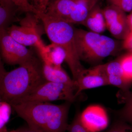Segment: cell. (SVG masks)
<instances>
[{
  "label": "cell",
  "mask_w": 132,
  "mask_h": 132,
  "mask_svg": "<svg viewBox=\"0 0 132 132\" xmlns=\"http://www.w3.org/2000/svg\"><path fill=\"white\" fill-rule=\"evenodd\" d=\"M71 102L61 105L47 102H27L11 104L29 127L42 132H66Z\"/></svg>",
  "instance_id": "1"
},
{
  "label": "cell",
  "mask_w": 132,
  "mask_h": 132,
  "mask_svg": "<svg viewBox=\"0 0 132 132\" xmlns=\"http://www.w3.org/2000/svg\"><path fill=\"white\" fill-rule=\"evenodd\" d=\"M42 62L36 57L19 65V67L7 72L1 62V101L10 104L25 97L44 83Z\"/></svg>",
  "instance_id": "2"
},
{
  "label": "cell",
  "mask_w": 132,
  "mask_h": 132,
  "mask_svg": "<svg viewBox=\"0 0 132 132\" xmlns=\"http://www.w3.org/2000/svg\"><path fill=\"white\" fill-rule=\"evenodd\" d=\"M52 43L60 46L65 52L67 62L75 81L85 69L81 65L76 44L73 24L44 13L37 15Z\"/></svg>",
  "instance_id": "3"
},
{
  "label": "cell",
  "mask_w": 132,
  "mask_h": 132,
  "mask_svg": "<svg viewBox=\"0 0 132 132\" xmlns=\"http://www.w3.org/2000/svg\"><path fill=\"white\" fill-rule=\"evenodd\" d=\"M75 37L80 60L96 63L113 54L118 48L114 40L100 34L75 28Z\"/></svg>",
  "instance_id": "4"
},
{
  "label": "cell",
  "mask_w": 132,
  "mask_h": 132,
  "mask_svg": "<svg viewBox=\"0 0 132 132\" xmlns=\"http://www.w3.org/2000/svg\"><path fill=\"white\" fill-rule=\"evenodd\" d=\"M36 14L26 13V16L19 21V25H12L6 30L12 38L26 46L35 47L40 57L47 51V46L41 38V32Z\"/></svg>",
  "instance_id": "5"
},
{
  "label": "cell",
  "mask_w": 132,
  "mask_h": 132,
  "mask_svg": "<svg viewBox=\"0 0 132 132\" xmlns=\"http://www.w3.org/2000/svg\"><path fill=\"white\" fill-rule=\"evenodd\" d=\"M76 91L77 87L75 86L46 81L28 95L10 104L57 100H65L72 103L77 98Z\"/></svg>",
  "instance_id": "6"
},
{
  "label": "cell",
  "mask_w": 132,
  "mask_h": 132,
  "mask_svg": "<svg viewBox=\"0 0 132 132\" xmlns=\"http://www.w3.org/2000/svg\"><path fill=\"white\" fill-rule=\"evenodd\" d=\"M1 56L5 63L19 65L36 57L32 50L16 41L6 31H0Z\"/></svg>",
  "instance_id": "7"
},
{
  "label": "cell",
  "mask_w": 132,
  "mask_h": 132,
  "mask_svg": "<svg viewBox=\"0 0 132 132\" xmlns=\"http://www.w3.org/2000/svg\"><path fill=\"white\" fill-rule=\"evenodd\" d=\"M75 82L77 87L76 94L77 97L83 90L109 85L106 64L85 69Z\"/></svg>",
  "instance_id": "8"
},
{
  "label": "cell",
  "mask_w": 132,
  "mask_h": 132,
  "mask_svg": "<svg viewBox=\"0 0 132 132\" xmlns=\"http://www.w3.org/2000/svg\"><path fill=\"white\" fill-rule=\"evenodd\" d=\"M80 118L82 124L90 132L103 130L108 123L106 112L103 108L96 105L87 107L80 114Z\"/></svg>",
  "instance_id": "9"
},
{
  "label": "cell",
  "mask_w": 132,
  "mask_h": 132,
  "mask_svg": "<svg viewBox=\"0 0 132 132\" xmlns=\"http://www.w3.org/2000/svg\"><path fill=\"white\" fill-rule=\"evenodd\" d=\"M125 13L119 9L115 8L109 11L105 16L107 29L118 39L124 40L130 32Z\"/></svg>",
  "instance_id": "10"
},
{
  "label": "cell",
  "mask_w": 132,
  "mask_h": 132,
  "mask_svg": "<svg viewBox=\"0 0 132 132\" xmlns=\"http://www.w3.org/2000/svg\"><path fill=\"white\" fill-rule=\"evenodd\" d=\"M79 0H55L50 3L46 14L65 20L71 13Z\"/></svg>",
  "instance_id": "11"
},
{
  "label": "cell",
  "mask_w": 132,
  "mask_h": 132,
  "mask_svg": "<svg viewBox=\"0 0 132 132\" xmlns=\"http://www.w3.org/2000/svg\"><path fill=\"white\" fill-rule=\"evenodd\" d=\"M106 71L109 85L126 90L131 83L124 77L119 60L106 64Z\"/></svg>",
  "instance_id": "12"
},
{
  "label": "cell",
  "mask_w": 132,
  "mask_h": 132,
  "mask_svg": "<svg viewBox=\"0 0 132 132\" xmlns=\"http://www.w3.org/2000/svg\"><path fill=\"white\" fill-rule=\"evenodd\" d=\"M99 0H79L73 10L65 21L72 24H81Z\"/></svg>",
  "instance_id": "13"
},
{
  "label": "cell",
  "mask_w": 132,
  "mask_h": 132,
  "mask_svg": "<svg viewBox=\"0 0 132 132\" xmlns=\"http://www.w3.org/2000/svg\"><path fill=\"white\" fill-rule=\"evenodd\" d=\"M81 25L94 32L101 34L106 28L102 9L97 4L93 8Z\"/></svg>",
  "instance_id": "14"
},
{
  "label": "cell",
  "mask_w": 132,
  "mask_h": 132,
  "mask_svg": "<svg viewBox=\"0 0 132 132\" xmlns=\"http://www.w3.org/2000/svg\"><path fill=\"white\" fill-rule=\"evenodd\" d=\"M42 71L47 81L76 86L75 81L69 77L61 67H55L42 62Z\"/></svg>",
  "instance_id": "15"
},
{
  "label": "cell",
  "mask_w": 132,
  "mask_h": 132,
  "mask_svg": "<svg viewBox=\"0 0 132 132\" xmlns=\"http://www.w3.org/2000/svg\"><path fill=\"white\" fill-rule=\"evenodd\" d=\"M19 11L14 3L10 0H0V31H6L14 21Z\"/></svg>",
  "instance_id": "16"
},
{
  "label": "cell",
  "mask_w": 132,
  "mask_h": 132,
  "mask_svg": "<svg viewBox=\"0 0 132 132\" xmlns=\"http://www.w3.org/2000/svg\"><path fill=\"white\" fill-rule=\"evenodd\" d=\"M66 57L65 52L62 48L52 43L47 46L46 54L40 59L45 64L55 67H60L65 61Z\"/></svg>",
  "instance_id": "17"
},
{
  "label": "cell",
  "mask_w": 132,
  "mask_h": 132,
  "mask_svg": "<svg viewBox=\"0 0 132 132\" xmlns=\"http://www.w3.org/2000/svg\"><path fill=\"white\" fill-rule=\"evenodd\" d=\"M12 105L7 102H0V132H8L6 125L9 120L12 112Z\"/></svg>",
  "instance_id": "18"
},
{
  "label": "cell",
  "mask_w": 132,
  "mask_h": 132,
  "mask_svg": "<svg viewBox=\"0 0 132 132\" xmlns=\"http://www.w3.org/2000/svg\"><path fill=\"white\" fill-rule=\"evenodd\" d=\"M124 77L127 80L132 82V52L125 55L119 60Z\"/></svg>",
  "instance_id": "19"
},
{
  "label": "cell",
  "mask_w": 132,
  "mask_h": 132,
  "mask_svg": "<svg viewBox=\"0 0 132 132\" xmlns=\"http://www.w3.org/2000/svg\"><path fill=\"white\" fill-rule=\"evenodd\" d=\"M121 114L126 122L132 126V91L126 99V104L121 111Z\"/></svg>",
  "instance_id": "20"
},
{
  "label": "cell",
  "mask_w": 132,
  "mask_h": 132,
  "mask_svg": "<svg viewBox=\"0 0 132 132\" xmlns=\"http://www.w3.org/2000/svg\"><path fill=\"white\" fill-rule=\"evenodd\" d=\"M16 5L19 11L26 13H31L37 15L38 14L34 6L30 3L29 0H10Z\"/></svg>",
  "instance_id": "21"
},
{
  "label": "cell",
  "mask_w": 132,
  "mask_h": 132,
  "mask_svg": "<svg viewBox=\"0 0 132 132\" xmlns=\"http://www.w3.org/2000/svg\"><path fill=\"white\" fill-rule=\"evenodd\" d=\"M80 115V114L78 113L72 123L68 125L67 129L68 132H90L82 124Z\"/></svg>",
  "instance_id": "22"
},
{
  "label": "cell",
  "mask_w": 132,
  "mask_h": 132,
  "mask_svg": "<svg viewBox=\"0 0 132 132\" xmlns=\"http://www.w3.org/2000/svg\"><path fill=\"white\" fill-rule=\"evenodd\" d=\"M109 5H113L123 10L129 12L132 10V0H106Z\"/></svg>",
  "instance_id": "23"
},
{
  "label": "cell",
  "mask_w": 132,
  "mask_h": 132,
  "mask_svg": "<svg viewBox=\"0 0 132 132\" xmlns=\"http://www.w3.org/2000/svg\"><path fill=\"white\" fill-rule=\"evenodd\" d=\"M106 132H132V126L127 122H118Z\"/></svg>",
  "instance_id": "24"
},
{
  "label": "cell",
  "mask_w": 132,
  "mask_h": 132,
  "mask_svg": "<svg viewBox=\"0 0 132 132\" xmlns=\"http://www.w3.org/2000/svg\"><path fill=\"white\" fill-rule=\"evenodd\" d=\"M38 14L46 13L51 0H32ZM38 15V14H37Z\"/></svg>",
  "instance_id": "25"
},
{
  "label": "cell",
  "mask_w": 132,
  "mask_h": 132,
  "mask_svg": "<svg viewBox=\"0 0 132 132\" xmlns=\"http://www.w3.org/2000/svg\"><path fill=\"white\" fill-rule=\"evenodd\" d=\"M123 47L125 49L132 52V31H130L123 40Z\"/></svg>",
  "instance_id": "26"
},
{
  "label": "cell",
  "mask_w": 132,
  "mask_h": 132,
  "mask_svg": "<svg viewBox=\"0 0 132 132\" xmlns=\"http://www.w3.org/2000/svg\"><path fill=\"white\" fill-rule=\"evenodd\" d=\"M13 132H42L39 130H35L29 127L23 128L16 130H13Z\"/></svg>",
  "instance_id": "27"
},
{
  "label": "cell",
  "mask_w": 132,
  "mask_h": 132,
  "mask_svg": "<svg viewBox=\"0 0 132 132\" xmlns=\"http://www.w3.org/2000/svg\"><path fill=\"white\" fill-rule=\"evenodd\" d=\"M127 21L130 31H132V12L130 14L127 15Z\"/></svg>",
  "instance_id": "28"
},
{
  "label": "cell",
  "mask_w": 132,
  "mask_h": 132,
  "mask_svg": "<svg viewBox=\"0 0 132 132\" xmlns=\"http://www.w3.org/2000/svg\"><path fill=\"white\" fill-rule=\"evenodd\" d=\"M55 1V0H51V1H50V2H51L54 1Z\"/></svg>",
  "instance_id": "29"
},
{
  "label": "cell",
  "mask_w": 132,
  "mask_h": 132,
  "mask_svg": "<svg viewBox=\"0 0 132 132\" xmlns=\"http://www.w3.org/2000/svg\"><path fill=\"white\" fill-rule=\"evenodd\" d=\"M9 132H13V130H12V131H10Z\"/></svg>",
  "instance_id": "30"
}]
</instances>
